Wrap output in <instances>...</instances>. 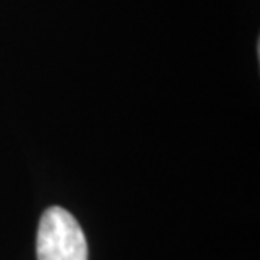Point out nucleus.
I'll use <instances>...</instances> for the list:
<instances>
[{
    "mask_svg": "<svg viewBox=\"0 0 260 260\" xmlns=\"http://www.w3.org/2000/svg\"><path fill=\"white\" fill-rule=\"evenodd\" d=\"M38 260H88V245L80 223L61 206L48 208L41 216L36 238Z\"/></svg>",
    "mask_w": 260,
    "mask_h": 260,
    "instance_id": "nucleus-1",
    "label": "nucleus"
}]
</instances>
